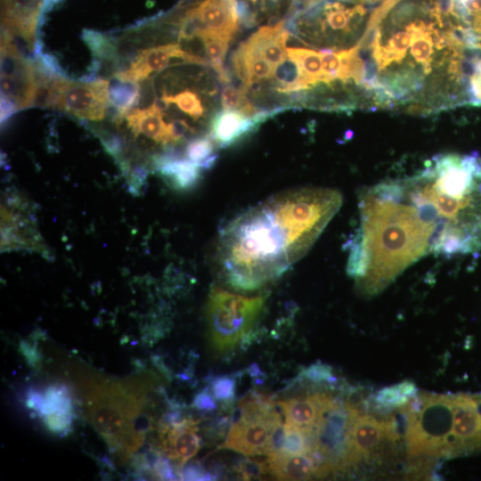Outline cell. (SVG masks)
<instances>
[{
    "instance_id": "1",
    "label": "cell",
    "mask_w": 481,
    "mask_h": 481,
    "mask_svg": "<svg viewBox=\"0 0 481 481\" xmlns=\"http://www.w3.org/2000/svg\"><path fill=\"white\" fill-rule=\"evenodd\" d=\"M355 46L359 88L376 107L430 114L471 103L481 40L454 12L452 0H385Z\"/></svg>"
},
{
    "instance_id": "2",
    "label": "cell",
    "mask_w": 481,
    "mask_h": 481,
    "mask_svg": "<svg viewBox=\"0 0 481 481\" xmlns=\"http://www.w3.org/2000/svg\"><path fill=\"white\" fill-rule=\"evenodd\" d=\"M358 225L346 242V272L363 295L383 290L405 269L434 254L437 225L404 179L364 189Z\"/></svg>"
},
{
    "instance_id": "3",
    "label": "cell",
    "mask_w": 481,
    "mask_h": 481,
    "mask_svg": "<svg viewBox=\"0 0 481 481\" xmlns=\"http://www.w3.org/2000/svg\"><path fill=\"white\" fill-rule=\"evenodd\" d=\"M431 208L437 224L435 255L481 252V156L438 154L417 174L404 178Z\"/></svg>"
},
{
    "instance_id": "4",
    "label": "cell",
    "mask_w": 481,
    "mask_h": 481,
    "mask_svg": "<svg viewBox=\"0 0 481 481\" xmlns=\"http://www.w3.org/2000/svg\"><path fill=\"white\" fill-rule=\"evenodd\" d=\"M305 254L289 222L269 198L224 228L217 257L226 282L251 291L281 275Z\"/></svg>"
},
{
    "instance_id": "5",
    "label": "cell",
    "mask_w": 481,
    "mask_h": 481,
    "mask_svg": "<svg viewBox=\"0 0 481 481\" xmlns=\"http://www.w3.org/2000/svg\"><path fill=\"white\" fill-rule=\"evenodd\" d=\"M73 377L88 421L110 451L122 461L139 449L151 419L145 413L151 392L158 383L151 373L113 379L85 368H75Z\"/></svg>"
},
{
    "instance_id": "6",
    "label": "cell",
    "mask_w": 481,
    "mask_h": 481,
    "mask_svg": "<svg viewBox=\"0 0 481 481\" xmlns=\"http://www.w3.org/2000/svg\"><path fill=\"white\" fill-rule=\"evenodd\" d=\"M364 7L342 0H319L296 11L287 29L296 35L329 47L330 50L355 45L363 36Z\"/></svg>"
},
{
    "instance_id": "7",
    "label": "cell",
    "mask_w": 481,
    "mask_h": 481,
    "mask_svg": "<svg viewBox=\"0 0 481 481\" xmlns=\"http://www.w3.org/2000/svg\"><path fill=\"white\" fill-rule=\"evenodd\" d=\"M267 298L266 295L246 297L213 287L207 303V322L211 345L225 353L240 342L247 345Z\"/></svg>"
},
{
    "instance_id": "8",
    "label": "cell",
    "mask_w": 481,
    "mask_h": 481,
    "mask_svg": "<svg viewBox=\"0 0 481 481\" xmlns=\"http://www.w3.org/2000/svg\"><path fill=\"white\" fill-rule=\"evenodd\" d=\"M346 404L349 408V421L339 471L363 463H380L389 457L399 439L395 418L378 419L361 412L354 404Z\"/></svg>"
},
{
    "instance_id": "9",
    "label": "cell",
    "mask_w": 481,
    "mask_h": 481,
    "mask_svg": "<svg viewBox=\"0 0 481 481\" xmlns=\"http://www.w3.org/2000/svg\"><path fill=\"white\" fill-rule=\"evenodd\" d=\"M109 88V81L102 78L79 82L53 72L43 85L38 106L99 121L110 105Z\"/></svg>"
},
{
    "instance_id": "10",
    "label": "cell",
    "mask_w": 481,
    "mask_h": 481,
    "mask_svg": "<svg viewBox=\"0 0 481 481\" xmlns=\"http://www.w3.org/2000/svg\"><path fill=\"white\" fill-rule=\"evenodd\" d=\"M37 88V64L20 52L11 36L2 34L1 41V120L34 106Z\"/></svg>"
},
{
    "instance_id": "11",
    "label": "cell",
    "mask_w": 481,
    "mask_h": 481,
    "mask_svg": "<svg viewBox=\"0 0 481 481\" xmlns=\"http://www.w3.org/2000/svg\"><path fill=\"white\" fill-rule=\"evenodd\" d=\"M2 251L28 250L48 258L51 254L37 229L31 206L27 200L11 194L1 206Z\"/></svg>"
},
{
    "instance_id": "12",
    "label": "cell",
    "mask_w": 481,
    "mask_h": 481,
    "mask_svg": "<svg viewBox=\"0 0 481 481\" xmlns=\"http://www.w3.org/2000/svg\"><path fill=\"white\" fill-rule=\"evenodd\" d=\"M481 393L452 395L448 459L481 452Z\"/></svg>"
},
{
    "instance_id": "13",
    "label": "cell",
    "mask_w": 481,
    "mask_h": 481,
    "mask_svg": "<svg viewBox=\"0 0 481 481\" xmlns=\"http://www.w3.org/2000/svg\"><path fill=\"white\" fill-rule=\"evenodd\" d=\"M282 424L276 411L258 417H235L221 448L231 449L245 456L267 454L274 428Z\"/></svg>"
},
{
    "instance_id": "14",
    "label": "cell",
    "mask_w": 481,
    "mask_h": 481,
    "mask_svg": "<svg viewBox=\"0 0 481 481\" xmlns=\"http://www.w3.org/2000/svg\"><path fill=\"white\" fill-rule=\"evenodd\" d=\"M181 19L192 38L205 30L232 39L240 25L234 0H201Z\"/></svg>"
},
{
    "instance_id": "15",
    "label": "cell",
    "mask_w": 481,
    "mask_h": 481,
    "mask_svg": "<svg viewBox=\"0 0 481 481\" xmlns=\"http://www.w3.org/2000/svg\"><path fill=\"white\" fill-rule=\"evenodd\" d=\"M124 120L135 138H145L163 146L175 144L185 135L180 125L176 122L168 124L153 104L134 105L117 113V123Z\"/></svg>"
},
{
    "instance_id": "16",
    "label": "cell",
    "mask_w": 481,
    "mask_h": 481,
    "mask_svg": "<svg viewBox=\"0 0 481 481\" xmlns=\"http://www.w3.org/2000/svg\"><path fill=\"white\" fill-rule=\"evenodd\" d=\"M199 423L186 417L171 424L159 423V452L175 462L179 472L201 448Z\"/></svg>"
},
{
    "instance_id": "17",
    "label": "cell",
    "mask_w": 481,
    "mask_h": 481,
    "mask_svg": "<svg viewBox=\"0 0 481 481\" xmlns=\"http://www.w3.org/2000/svg\"><path fill=\"white\" fill-rule=\"evenodd\" d=\"M171 59H180L187 63L207 65L204 59L196 57L179 45L168 44L153 46L138 53L130 66L115 74V77L123 82L139 83L146 79L151 73H157L166 69Z\"/></svg>"
},
{
    "instance_id": "18",
    "label": "cell",
    "mask_w": 481,
    "mask_h": 481,
    "mask_svg": "<svg viewBox=\"0 0 481 481\" xmlns=\"http://www.w3.org/2000/svg\"><path fill=\"white\" fill-rule=\"evenodd\" d=\"M338 401L326 392H314L277 402L286 423L314 432Z\"/></svg>"
},
{
    "instance_id": "19",
    "label": "cell",
    "mask_w": 481,
    "mask_h": 481,
    "mask_svg": "<svg viewBox=\"0 0 481 481\" xmlns=\"http://www.w3.org/2000/svg\"><path fill=\"white\" fill-rule=\"evenodd\" d=\"M4 32L24 40L29 49L36 47V28L46 0H2Z\"/></svg>"
},
{
    "instance_id": "20",
    "label": "cell",
    "mask_w": 481,
    "mask_h": 481,
    "mask_svg": "<svg viewBox=\"0 0 481 481\" xmlns=\"http://www.w3.org/2000/svg\"><path fill=\"white\" fill-rule=\"evenodd\" d=\"M46 428L54 434L65 435L73 420V400L66 385L53 384L44 392L37 410Z\"/></svg>"
},
{
    "instance_id": "21",
    "label": "cell",
    "mask_w": 481,
    "mask_h": 481,
    "mask_svg": "<svg viewBox=\"0 0 481 481\" xmlns=\"http://www.w3.org/2000/svg\"><path fill=\"white\" fill-rule=\"evenodd\" d=\"M267 112L248 116L237 110H223L211 120L210 136L220 147H227L253 132L265 119Z\"/></svg>"
},
{
    "instance_id": "22",
    "label": "cell",
    "mask_w": 481,
    "mask_h": 481,
    "mask_svg": "<svg viewBox=\"0 0 481 481\" xmlns=\"http://www.w3.org/2000/svg\"><path fill=\"white\" fill-rule=\"evenodd\" d=\"M265 465L268 473L279 480H306L322 477V464L312 454L285 455L268 453Z\"/></svg>"
},
{
    "instance_id": "23",
    "label": "cell",
    "mask_w": 481,
    "mask_h": 481,
    "mask_svg": "<svg viewBox=\"0 0 481 481\" xmlns=\"http://www.w3.org/2000/svg\"><path fill=\"white\" fill-rule=\"evenodd\" d=\"M284 20L274 25L263 26L253 33L245 43L276 68L288 58L286 41L289 31Z\"/></svg>"
},
{
    "instance_id": "24",
    "label": "cell",
    "mask_w": 481,
    "mask_h": 481,
    "mask_svg": "<svg viewBox=\"0 0 481 481\" xmlns=\"http://www.w3.org/2000/svg\"><path fill=\"white\" fill-rule=\"evenodd\" d=\"M155 169L170 183L179 190H187L195 185L203 168L175 151L164 152L155 158Z\"/></svg>"
},
{
    "instance_id": "25",
    "label": "cell",
    "mask_w": 481,
    "mask_h": 481,
    "mask_svg": "<svg viewBox=\"0 0 481 481\" xmlns=\"http://www.w3.org/2000/svg\"><path fill=\"white\" fill-rule=\"evenodd\" d=\"M286 51L288 57L300 68L309 86L318 83L327 84L322 69V51L300 47H287Z\"/></svg>"
},
{
    "instance_id": "26",
    "label": "cell",
    "mask_w": 481,
    "mask_h": 481,
    "mask_svg": "<svg viewBox=\"0 0 481 481\" xmlns=\"http://www.w3.org/2000/svg\"><path fill=\"white\" fill-rule=\"evenodd\" d=\"M194 37L202 40L209 65L216 71L220 81L230 83L224 61L231 39L205 30H198Z\"/></svg>"
},
{
    "instance_id": "27",
    "label": "cell",
    "mask_w": 481,
    "mask_h": 481,
    "mask_svg": "<svg viewBox=\"0 0 481 481\" xmlns=\"http://www.w3.org/2000/svg\"><path fill=\"white\" fill-rule=\"evenodd\" d=\"M275 89L281 93L303 91L310 88L300 68L288 57L275 68Z\"/></svg>"
},
{
    "instance_id": "28",
    "label": "cell",
    "mask_w": 481,
    "mask_h": 481,
    "mask_svg": "<svg viewBox=\"0 0 481 481\" xmlns=\"http://www.w3.org/2000/svg\"><path fill=\"white\" fill-rule=\"evenodd\" d=\"M415 393V386L404 381L379 391L375 402L381 408H401L414 397Z\"/></svg>"
},
{
    "instance_id": "29",
    "label": "cell",
    "mask_w": 481,
    "mask_h": 481,
    "mask_svg": "<svg viewBox=\"0 0 481 481\" xmlns=\"http://www.w3.org/2000/svg\"><path fill=\"white\" fill-rule=\"evenodd\" d=\"M215 143L210 135L195 138L187 143L183 155L203 169L210 168L217 159Z\"/></svg>"
},
{
    "instance_id": "30",
    "label": "cell",
    "mask_w": 481,
    "mask_h": 481,
    "mask_svg": "<svg viewBox=\"0 0 481 481\" xmlns=\"http://www.w3.org/2000/svg\"><path fill=\"white\" fill-rule=\"evenodd\" d=\"M166 103L175 105L183 113L193 119L201 118L204 107L200 96L192 90L184 89L175 94H168L165 91L160 97Z\"/></svg>"
},
{
    "instance_id": "31",
    "label": "cell",
    "mask_w": 481,
    "mask_h": 481,
    "mask_svg": "<svg viewBox=\"0 0 481 481\" xmlns=\"http://www.w3.org/2000/svg\"><path fill=\"white\" fill-rule=\"evenodd\" d=\"M298 379L307 381L316 387H332L337 381L331 368L324 363H313L304 368L299 372Z\"/></svg>"
},
{
    "instance_id": "32",
    "label": "cell",
    "mask_w": 481,
    "mask_h": 481,
    "mask_svg": "<svg viewBox=\"0 0 481 481\" xmlns=\"http://www.w3.org/2000/svg\"><path fill=\"white\" fill-rule=\"evenodd\" d=\"M236 380L231 375H221L210 379V391L215 399L230 404L235 397Z\"/></svg>"
},
{
    "instance_id": "33",
    "label": "cell",
    "mask_w": 481,
    "mask_h": 481,
    "mask_svg": "<svg viewBox=\"0 0 481 481\" xmlns=\"http://www.w3.org/2000/svg\"><path fill=\"white\" fill-rule=\"evenodd\" d=\"M182 480H216L217 475L211 470H206L199 462H192L184 465L179 472Z\"/></svg>"
},
{
    "instance_id": "34",
    "label": "cell",
    "mask_w": 481,
    "mask_h": 481,
    "mask_svg": "<svg viewBox=\"0 0 481 481\" xmlns=\"http://www.w3.org/2000/svg\"><path fill=\"white\" fill-rule=\"evenodd\" d=\"M243 479H251L260 477L263 474L267 473L265 462H259L250 459L240 460L235 466Z\"/></svg>"
},
{
    "instance_id": "35",
    "label": "cell",
    "mask_w": 481,
    "mask_h": 481,
    "mask_svg": "<svg viewBox=\"0 0 481 481\" xmlns=\"http://www.w3.org/2000/svg\"><path fill=\"white\" fill-rule=\"evenodd\" d=\"M151 471L155 477L161 480H175L180 477L178 470L175 469L167 456L160 455L153 464Z\"/></svg>"
},
{
    "instance_id": "36",
    "label": "cell",
    "mask_w": 481,
    "mask_h": 481,
    "mask_svg": "<svg viewBox=\"0 0 481 481\" xmlns=\"http://www.w3.org/2000/svg\"><path fill=\"white\" fill-rule=\"evenodd\" d=\"M469 94L471 104L481 106V58L476 63L469 77Z\"/></svg>"
},
{
    "instance_id": "37",
    "label": "cell",
    "mask_w": 481,
    "mask_h": 481,
    "mask_svg": "<svg viewBox=\"0 0 481 481\" xmlns=\"http://www.w3.org/2000/svg\"><path fill=\"white\" fill-rule=\"evenodd\" d=\"M192 406L203 412H210L217 408L215 397L208 388L203 389L194 396Z\"/></svg>"
},
{
    "instance_id": "38",
    "label": "cell",
    "mask_w": 481,
    "mask_h": 481,
    "mask_svg": "<svg viewBox=\"0 0 481 481\" xmlns=\"http://www.w3.org/2000/svg\"><path fill=\"white\" fill-rule=\"evenodd\" d=\"M20 352L26 356L29 363L37 364L39 362V355L37 349L32 345L22 342L20 346Z\"/></svg>"
},
{
    "instance_id": "39",
    "label": "cell",
    "mask_w": 481,
    "mask_h": 481,
    "mask_svg": "<svg viewBox=\"0 0 481 481\" xmlns=\"http://www.w3.org/2000/svg\"><path fill=\"white\" fill-rule=\"evenodd\" d=\"M51 73H52V72H51ZM46 77H47V76H46ZM45 78H44V79H45ZM43 81H44V80H43ZM43 81H42V82H43ZM41 84H42V83H41ZM41 84H40V86H41ZM40 86H39V87H40ZM38 91H39V88H38ZM37 94H38V93H37ZM36 102H37V100H36ZM36 106H37V105H36Z\"/></svg>"
}]
</instances>
